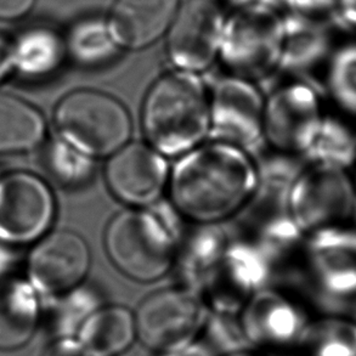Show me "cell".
<instances>
[{
  "label": "cell",
  "mask_w": 356,
  "mask_h": 356,
  "mask_svg": "<svg viewBox=\"0 0 356 356\" xmlns=\"http://www.w3.org/2000/svg\"><path fill=\"white\" fill-rule=\"evenodd\" d=\"M258 186L252 154L208 140L179 156L169 172V202L193 224H220L245 207Z\"/></svg>",
  "instance_id": "1"
},
{
  "label": "cell",
  "mask_w": 356,
  "mask_h": 356,
  "mask_svg": "<svg viewBox=\"0 0 356 356\" xmlns=\"http://www.w3.org/2000/svg\"><path fill=\"white\" fill-rule=\"evenodd\" d=\"M146 143L164 157H179L209 136V92L196 73H165L141 107Z\"/></svg>",
  "instance_id": "2"
},
{
  "label": "cell",
  "mask_w": 356,
  "mask_h": 356,
  "mask_svg": "<svg viewBox=\"0 0 356 356\" xmlns=\"http://www.w3.org/2000/svg\"><path fill=\"white\" fill-rule=\"evenodd\" d=\"M181 234L154 207L128 208L107 224L104 245L120 273L138 282H154L173 269Z\"/></svg>",
  "instance_id": "3"
},
{
  "label": "cell",
  "mask_w": 356,
  "mask_h": 356,
  "mask_svg": "<svg viewBox=\"0 0 356 356\" xmlns=\"http://www.w3.org/2000/svg\"><path fill=\"white\" fill-rule=\"evenodd\" d=\"M54 125L58 138L92 159H105L129 143L131 117L127 107L107 92L77 89L58 102Z\"/></svg>",
  "instance_id": "4"
},
{
  "label": "cell",
  "mask_w": 356,
  "mask_h": 356,
  "mask_svg": "<svg viewBox=\"0 0 356 356\" xmlns=\"http://www.w3.org/2000/svg\"><path fill=\"white\" fill-rule=\"evenodd\" d=\"M284 19L265 5H245L225 21L218 58L234 77L250 82L279 67Z\"/></svg>",
  "instance_id": "5"
},
{
  "label": "cell",
  "mask_w": 356,
  "mask_h": 356,
  "mask_svg": "<svg viewBox=\"0 0 356 356\" xmlns=\"http://www.w3.org/2000/svg\"><path fill=\"white\" fill-rule=\"evenodd\" d=\"M300 270L316 303L326 312H342L344 299L356 296V230L331 227L305 236L293 273Z\"/></svg>",
  "instance_id": "6"
},
{
  "label": "cell",
  "mask_w": 356,
  "mask_h": 356,
  "mask_svg": "<svg viewBox=\"0 0 356 356\" xmlns=\"http://www.w3.org/2000/svg\"><path fill=\"white\" fill-rule=\"evenodd\" d=\"M289 211L304 236L346 227L356 214V190L346 169L305 162L289 188Z\"/></svg>",
  "instance_id": "7"
},
{
  "label": "cell",
  "mask_w": 356,
  "mask_h": 356,
  "mask_svg": "<svg viewBox=\"0 0 356 356\" xmlns=\"http://www.w3.org/2000/svg\"><path fill=\"white\" fill-rule=\"evenodd\" d=\"M208 313L202 297L181 284L154 291L134 312L136 338L154 352H170L198 339Z\"/></svg>",
  "instance_id": "8"
},
{
  "label": "cell",
  "mask_w": 356,
  "mask_h": 356,
  "mask_svg": "<svg viewBox=\"0 0 356 356\" xmlns=\"http://www.w3.org/2000/svg\"><path fill=\"white\" fill-rule=\"evenodd\" d=\"M323 117L313 84L291 77L265 97L261 145L275 152L305 159Z\"/></svg>",
  "instance_id": "9"
},
{
  "label": "cell",
  "mask_w": 356,
  "mask_h": 356,
  "mask_svg": "<svg viewBox=\"0 0 356 356\" xmlns=\"http://www.w3.org/2000/svg\"><path fill=\"white\" fill-rule=\"evenodd\" d=\"M237 318L247 347L264 354L298 346L310 323L296 299L274 284L253 294Z\"/></svg>",
  "instance_id": "10"
},
{
  "label": "cell",
  "mask_w": 356,
  "mask_h": 356,
  "mask_svg": "<svg viewBox=\"0 0 356 356\" xmlns=\"http://www.w3.org/2000/svg\"><path fill=\"white\" fill-rule=\"evenodd\" d=\"M265 97L254 82L227 74L209 92V136L250 154L263 144Z\"/></svg>",
  "instance_id": "11"
},
{
  "label": "cell",
  "mask_w": 356,
  "mask_h": 356,
  "mask_svg": "<svg viewBox=\"0 0 356 356\" xmlns=\"http://www.w3.org/2000/svg\"><path fill=\"white\" fill-rule=\"evenodd\" d=\"M54 193L43 179L27 172L0 177V241L9 245L37 242L53 225Z\"/></svg>",
  "instance_id": "12"
},
{
  "label": "cell",
  "mask_w": 356,
  "mask_h": 356,
  "mask_svg": "<svg viewBox=\"0 0 356 356\" xmlns=\"http://www.w3.org/2000/svg\"><path fill=\"white\" fill-rule=\"evenodd\" d=\"M271 284L273 274L264 258L250 243L230 236L200 296L209 312L237 315L253 294Z\"/></svg>",
  "instance_id": "13"
},
{
  "label": "cell",
  "mask_w": 356,
  "mask_h": 356,
  "mask_svg": "<svg viewBox=\"0 0 356 356\" xmlns=\"http://www.w3.org/2000/svg\"><path fill=\"white\" fill-rule=\"evenodd\" d=\"M90 264V250L81 235L70 230L48 232L29 253V282L38 294L58 298L84 284Z\"/></svg>",
  "instance_id": "14"
},
{
  "label": "cell",
  "mask_w": 356,
  "mask_h": 356,
  "mask_svg": "<svg viewBox=\"0 0 356 356\" xmlns=\"http://www.w3.org/2000/svg\"><path fill=\"white\" fill-rule=\"evenodd\" d=\"M168 162L147 143L129 141L107 157L108 191L129 208H146L163 198L168 186Z\"/></svg>",
  "instance_id": "15"
},
{
  "label": "cell",
  "mask_w": 356,
  "mask_h": 356,
  "mask_svg": "<svg viewBox=\"0 0 356 356\" xmlns=\"http://www.w3.org/2000/svg\"><path fill=\"white\" fill-rule=\"evenodd\" d=\"M225 19L212 0H188L179 6L169 27L168 55L179 71L198 73L219 55Z\"/></svg>",
  "instance_id": "16"
},
{
  "label": "cell",
  "mask_w": 356,
  "mask_h": 356,
  "mask_svg": "<svg viewBox=\"0 0 356 356\" xmlns=\"http://www.w3.org/2000/svg\"><path fill=\"white\" fill-rule=\"evenodd\" d=\"M179 6V0H116L107 26L120 49L141 50L168 32Z\"/></svg>",
  "instance_id": "17"
},
{
  "label": "cell",
  "mask_w": 356,
  "mask_h": 356,
  "mask_svg": "<svg viewBox=\"0 0 356 356\" xmlns=\"http://www.w3.org/2000/svg\"><path fill=\"white\" fill-rule=\"evenodd\" d=\"M179 242L173 269L179 284L200 294L227 250L230 235L219 224H193Z\"/></svg>",
  "instance_id": "18"
},
{
  "label": "cell",
  "mask_w": 356,
  "mask_h": 356,
  "mask_svg": "<svg viewBox=\"0 0 356 356\" xmlns=\"http://www.w3.org/2000/svg\"><path fill=\"white\" fill-rule=\"evenodd\" d=\"M74 338L90 356H120L136 338L134 312L120 304H102L78 328Z\"/></svg>",
  "instance_id": "19"
},
{
  "label": "cell",
  "mask_w": 356,
  "mask_h": 356,
  "mask_svg": "<svg viewBox=\"0 0 356 356\" xmlns=\"http://www.w3.org/2000/svg\"><path fill=\"white\" fill-rule=\"evenodd\" d=\"M40 318L38 292L29 281H0V349L22 347L33 337Z\"/></svg>",
  "instance_id": "20"
},
{
  "label": "cell",
  "mask_w": 356,
  "mask_h": 356,
  "mask_svg": "<svg viewBox=\"0 0 356 356\" xmlns=\"http://www.w3.org/2000/svg\"><path fill=\"white\" fill-rule=\"evenodd\" d=\"M332 29L307 19L289 16L284 19V39L280 67L292 78L305 73L327 58L332 47Z\"/></svg>",
  "instance_id": "21"
},
{
  "label": "cell",
  "mask_w": 356,
  "mask_h": 356,
  "mask_svg": "<svg viewBox=\"0 0 356 356\" xmlns=\"http://www.w3.org/2000/svg\"><path fill=\"white\" fill-rule=\"evenodd\" d=\"M11 45L14 71L24 77L51 76L63 65L67 54L65 39L49 27L26 29Z\"/></svg>",
  "instance_id": "22"
},
{
  "label": "cell",
  "mask_w": 356,
  "mask_h": 356,
  "mask_svg": "<svg viewBox=\"0 0 356 356\" xmlns=\"http://www.w3.org/2000/svg\"><path fill=\"white\" fill-rule=\"evenodd\" d=\"M47 135V123L38 108L19 97L0 94V154L37 149Z\"/></svg>",
  "instance_id": "23"
},
{
  "label": "cell",
  "mask_w": 356,
  "mask_h": 356,
  "mask_svg": "<svg viewBox=\"0 0 356 356\" xmlns=\"http://www.w3.org/2000/svg\"><path fill=\"white\" fill-rule=\"evenodd\" d=\"M66 51L74 63L84 67H99L116 58L117 45L106 19H86L70 29L65 39Z\"/></svg>",
  "instance_id": "24"
},
{
  "label": "cell",
  "mask_w": 356,
  "mask_h": 356,
  "mask_svg": "<svg viewBox=\"0 0 356 356\" xmlns=\"http://www.w3.org/2000/svg\"><path fill=\"white\" fill-rule=\"evenodd\" d=\"M305 159L307 162L349 168L356 163L355 136L342 122L323 115Z\"/></svg>",
  "instance_id": "25"
},
{
  "label": "cell",
  "mask_w": 356,
  "mask_h": 356,
  "mask_svg": "<svg viewBox=\"0 0 356 356\" xmlns=\"http://www.w3.org/2000/svg\"><path fill=\"white\" fill-rule=\"evenodd\" d=\"M47 167L53 178L67 188H82L92 181L97 159L58 138L48 146Z\"/></svg>",
  "instance_id": "26"
},
{
  "label": "cell",
  "mask_w": 356,
  "mask_h": 356,
  "mask_svg": "<svg viewBox=\"0 0 356 356\" xmlns=\"http://www.w3.org/2000/svg\"><path fill=\"white\" fill-rule=\"evenodd\" d=\"M327 86L334 100L356 115V40L343 44L331 55Z\"/></svg>",
  "instance_id": "27"
},
{
  "label": "cell",
  "mask_w": 356,
  "mask_h": 356,
  "mask_svg": "<svg viewBox=\"0 0 356 356\" xmlns=\"http://www.w3.org/2000/svg\"><path fill=\"white\" fill-rule=\"evenodd\" d=\"M58 298H61L56 318L58 337H74L84 320L104 304L97 291L84 284Z\"/></svg>",
  "instance_id": "28"
},
{
  "label": "cell",
  "mask_w": 356,
  "mask_h": 356,
  "mask_svg": "<svg viewBox=\"0 0 356 356\" xmlns=\"http://www.w3.org/2000/svg\"><path fill=\"white\" fill-rule=\"evenodd\" d=\"M292 10L291 16L321 24L330 29L343 27L338 0H287ZM346 31V29H344Z\"/></svg>",
  "instance_id": "29"
},
{
  "label": "cell",
  "mask_w": 356,
  "mask_h": 356,
  "mask_svg": "<svg viewBox=\"0 0 356 356\" xmlns=\"http://www.w3.org/2000/svg\"><path fill=\"white\" fill-rule=\"evenodd\" d=\"M298 346L308 348L310 356H356L355 350L344 343L332 338L318 336L310 332L308 328Z\"/></svg>",
  "instance_id": "30"
},
{
  "label": "cell",
  "mask_w": 356,
  "mask_h": 356,
  "mask_svg": "<svg viewBox=\"0 0 356 356\" xmlns=\"http://www.w3.org/2000/svg\"><path fill=\"white\" fill-rule=\"evenodd\" d=\"M308 330L323 337L332 338L344 343L356 352V325L343 320H325L321 323H309Z\"/></svg>",
  "instance_id": "31"
},
{
  "label": "cell",
  "mask_w": 356,
  "mask_h": 356,
  "mask_svg": "<svg viewBox=\"0 0 356 356\" xmlns=\"http://www.w3.org/2000/svg\"><path fill=\"white\" fill-rule=\"evenodd\" d=\"M37 0H0V19L15 21L27 16Z\"/></svg>",
  "instance_id": "32"
},
{
  "label": "cell",
  "mask_w": 356,
  "mask_h": 356,
  "mask_svg": "<svg viewBox=\"0 0 356 356\" xmlns=\"http://www.w3.org/2000/svg\"><path fill=\"white\" fill-rule=\"evenodd\" d=\"M43 356H90L74 337H58L51 343Z\"/></svg>",
  "instance_id": "33"
},
{
  "label": "cell",
  "mask_w": 356,
  "mask_h": 356,
  "mask_svg": "<svg viewBox=\"0 0 356 356\" xmlns=\"http://www.w3.org/2000/svg\"><path fill=\"white\" fill-rule=\"evenodd\" d=\"M162 356H219L208 343L203 339H196L184 347L161 354Z\"/></svg>",
  "instance_id": "34"
},
{
  "label": "cell",
  "mask_w": 356,
  "mask_h": 356,
  "mask_svg": "<svg viewBox=\"0 0 356 356\" xmlns=\"http://www.w3.org/2000/svg\"><path fill=\"white\" fill-rule=\"evenodd\" d=\"M13 71V45L4 35L0 34V83Z\"/></svg>",
  "instance_id": "35"
},
{
  "label": "cell",
  "mask_w": 356,
  "mask_h": 356,
  "mask_svg": "<svg viewBox=\"0 0 356 356\" xmlns=\"http://www.w3.org/2000/svg\"><path fill=\"white\" fill-rule=\"evenodd\" d=\"M338 6L344 29L356 32V0H338Z\"/></svg>",
  "instance_id": "36"
},
{
  "label": "cell",
  "mask_w": 356,
  "mask_h": 356,
  "mask_svg": "<svg viewBox=\"0 0 356 356\" xmlns=\"http://www.w3.org/2000/svg\"><path fill=\"white\" fill-rule=\"evenodd\" d=\"M222 356H266L264 353L257 352L254 349H250V348H245V349H241V350H236V352L229 353L225 355Z\"/></svg>",
  "instance_id": "37"
},
{
  "label": "cell",
  "mask_w": 356,
  "mask_h": 356,
  "mask_svg": "<svg viewBox=\"0 0 356 356\" xmlns=\"http://www.w3.org/2000/svg\"><path fill=\"white\" fill-rule=\"evenodd\" d=\"M229 3H232V4L237 5V6H245V5H250L252 1H254V0H227Z\"/></svg>",
  "instance_id": "38"
}]
</instances>
